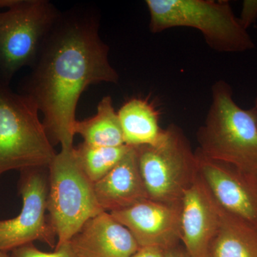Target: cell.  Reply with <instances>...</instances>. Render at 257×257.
Listing matches in <instances>:
<instances>
[{"instance_id": "obj_3", "label": "cell", "mask_w": 257, "mask_h": 257, "mask_svg": "<svg viewBox=\"0 0 257 257\" xmlns=\"http://www.w3.org/2000/svg\"><path fill=\"white\" fill-rule=\"evenodd\" d=\"M150 30L160 33L174 28L199 30L213 50L235 53L251 50L255 44L225 0H147Z\"/></svg>"}, {"instance_id": "obj_24", "label": "cell", "mask_w": 257, "mask_h": 257, "mask_svg": "<svg viewBox=\"0 0 257 257\" xmlns=\"http://www.w3.org/2000/svg\"><path fill=\"white\" fill-rule=\"evenodd\" d=\"M253 109L254 110L255 114H256L257 119V97L256 100H255L254 106H253Z\"/></svg>"}, {"instance_id": "obj_17", "label": "cell", "mask_w": 257, "mask_h": 257, "mask_svg": "<svg viewBox=\"0 0 257 257\" xmlns=\"http://www.w3.org/2000/svg\"><path fill=\"white\" fill-rule=\"evenodd\" d=\"M131 147L92 146L82 143L74 147V153L81 170L88 179L96 183L105 177L127 153Z\"/></svg>"}, {"instance_id": "obj_4", "label": "cell", "mask_w": 257, "mask_h": 257, "mask_svg": "<svg viewBox=\"0 0 257 257\" xmlns=\"http://www.w3.org/2000/svg\"><path fill=\"white\" fill-rule=\"evenodd\" d=\"M36 104L0 79V175L9 171L49 167L57 153Z\"/></svg>"}, {"instance_id": "obj_18", "label": "cell", "mask_w": 257, "mask_h": 257, "mask_svg": "<svg viewBox=\"0 0 257 257\" xmlns=\"http://www.w3.org/2000/svg\"><path fill=\"white\" fill-rule=\"evenodd\" d=\"M10 257H74L73 251L69 242L62 245L60 247L55 248L52 252H45L40 251L33 244L28 243L15 248L11 251Z\"/></svg>"}, {"instance_id": "obj_11", "label": "cell", "mask_w": 257, "mask_h": 257, "mask_svg": "<svg viewBox=\"0 0 257 257\" xmlns=\"http://www.w3.org/2000/svg\"><path fill=\"white\" fill-rule=\"evenodd\" d=\"M181 203L182 246L191 257H207L220 225L222 208L199 174L184 192Z\"/></svg>"}, {"instance_id": "obj_19", "label": "cell", "mask_w": 257, "mask_h": 257, "mask_svg": "<svg viewBox=\"0 0 257 257\" xmlns=\"http://www.w3.org/2000/svg\"><path fill=\"white\" fill-rule=\"evenodd\" d=\"M238 18L241 26L247 30L257 20V0H244Z\"/></svg>"}, {"instance_id": "obj_10", "label": "cell", "mask_w": 257, "mask_h": 257, "mask_svg": "<svg viewBox=\"0 0 257 257\" xmlns=\"http://www.w3.org/2000/svg\"><path fill=\"white\" fill-rule=\"evenodd\" d=\"M199 175L224 210L257 228V181L229 165L196 151Z\"/></svg>"}, {"instance_id": "obj_13", "label": "cell", "mask_w": 257, "mask_h": 257, "mask_svg": "<svg viewBox=\"0 0 257 257\" xmlns=\"http://www.w3.org/2000/svg\"><path fill=\"white\" fill-rule=\"evenodd\" d=\"M94 190L99 207L109 213L149 199L135 147L130 148L105 177L94 184Z\"/></svg>"}, {"instance_id": "obj_5", "label": "cell", "mask_w": 257, "mask_h": 257, "mask_svg": "<svg viewBox=\"0 0 257 257\" xmlns=\"http://www.w3.org/2000/svg\"><path fill=\"white\" fill-rule=\"evenodd\" d=\"M135 148L149 199L182 202L184 192L199 175L197 154L183 130L169 125L156 143Z\"/></svg>"}, {"instance_id": "obj_9", "label": "cell", "mask_w": 257, "mask_h": 257, "mask_svg": "<svg viewBox=\"0 0 257 257\" xmlns=\"http://www.w3.org/2000/svg\"><path fill=\"white\" fill-rule=\"evenodd\" d=\"M110 214L130 230L140 247L157 246L167 251L180 244L182 203L146 199Z\"/></svg>"}, {"instance_id": "obj_8", "label": "cell", "mask_w": 257, "mask_h": 257, "mask_svg": "<svg viewBox=\"0 0 257 257\" xmlns=\"http://www.w3.org/2000/svg\"><path fill=\"white\" fill-rule=\"evenodd\" d=\"M20 175L18 189L23 208L15 218L0 220V250L11 252L35 241L55 248L57 236L47 211L49 167L28 169Z\"/></svg>"}, {"instance_id": "obj_22", "label": "cell", "mask_w": 257, "mask_h": 257, "mask_svg": "<svg viewBox=\"0 0 257 257\" xmlns=\"http://www.w3.org/2000/svg\"><path fill=\"white\" fill-rule=\"evenodd\" d=\"M15 0H0V9L3 8H9L11 5L14 4Z\"/></svg>"}, {"instance_id": "obj_6", "label": "cell", "mask_w": 257, "mask_h": 257, "mask_svg": "<svg viewBox=\"0 0 257 257\" xmlns=\"http://www.w3.org/2000/svg\"><path fill=\"white\" fill-rule=\"evenodd\" d=\"M47 211L57 236L55 248L68 243L83 225L103 212L94 184L81 170L72 148H62L49 166Z\"/></svg>"}, {"instance_id": "obj_15", "label": "cell", "mask_w": 257, "mask_h": 257, "mask_svg": "<svg viewBox=\"0 0 257 257\" xmlns=\"http://www.w3.org/2000/svg\"><path fill=\"white\" fill-rule=\"evenodd\" d=\"M117 113L124 144L128 147L154 145L163 133L164 128L159 124L158 111L145 99H130Z\"/></svg>"}, {"instance_id": "obj_23", "label": "cell", "mask_w": 257, "mask_h": 257, "mask_svg": "<svg viewBox=\"0 0 257 257\" xmlns=\"http://www.w3.org/2000/svg\"><path fill=\"white\" fill-rule=\"evenodd\" d=\"M0 257H10L8 253L5 252V251L0 250Z\"/></svg>"}, {"instance_id": "obj_12", "label": "cell", "mask_w": 257, "mask_h": 257, "mask_svg": "<svg viewBox=\"0 0 257 257\" xmlns=\"http://www.w3.org/2000/svg\"><path fill=\"white\" fill-rule=\"evenodd\" d=\"M69 243L74 257H131L140 248L130 230L106 211L89 219Z\"/></svg>"}, {"instance_id": "obj_25", "label": "cell", "mask_w": 257, "mask_h": 257, "mask_svg": "<svg viewBox=\"0 0 257 257\" xmlns=\"http://www.w3.org/2000/svg\"><path fill=\"white\" fill-rule=\"evenodd\" d=\"M256 181H257V174H256Z\"/></svg>"}, {"instance_id": "obj_1", "label": "cell", "mask_w": 257, "mask_h": 257, "mask_svg": "<svg viewBox=\"0 0 257 257\" xmlns=\"http://www.w3.org/2000/svg\"><path fill=\"white\" fill-rule=\"evenodd\" d=\"M109 47L99 35V20L87 10L60 14L45 39L22 94L43 114L52 145L72 148L77 103L91 84H117Z\"/></svg>"}, {"instance_id": "obj_2", "label": "cell", "mask_w": 257, "mask_h": 257, "mask_svg": "<svg viewBox=\"0 0 257 257\" xmlns=\"http://www.w3.org/2000/svg\"><path fill=\"white\" fill-rule=\"evenodd\" d=\"M197 151L246 175L257 174V119L253 109H243L233 98L229 83L211 87V103L204 124L197 132Z\"/></svg>"}, {"instance_id": "obj_7", "label": "cell", "mask_w": 257, "mask_h": 257, "mask_svg": "<svg viewBox=\"0 0 257 257\" xmlns=\"http://www.w3.org/2000/svg\"><path fill=\"white\" fill-rule=\"evenodd\" d=\"M60 13L47 0H15L0 12V79L32 66Z\"/></svg>"}, {"instance_id": "obj_20", "label": "cell", "mask_w": 257, "mask_h": 257, "mask_svg": "<svg viewBox=\"0 0 257 257\" xmlns=\"http://www.w3.org/2000/svg\"><path fill=\"white\" fill-rule=\"evenodd\" d=\"M131 257H165V251L157 246H143Z\"/></svg>"}, {"instance_id": "obj_21", "label": "cell", "mask_w": 257, "mask_h": 257, "mask_svg": "<svg viewBox=\"0 0 257 257\" xmlns=\"http://www.w3.org/2000/svg\"><path fill=\"white\" fill-rule=\"evenodd\" d=\"M165 257H191L182 245L165 251Z\"/></svg>"}, {"instance_id": "obj_14", "label": "cell", "mask_w": 257, "mask_h": 257, "mask_svg": "<svg viewBox=\"0 0 257 257\" xmlns=\"http://www.w3.org/2000/svg\"><path fill=\"white\" fill-rule=\"evenodd\" d=\"M207 257H257V228L222 209Z\"/></svg>"}, {"instance_id": "obj_16", "label": "cell", "mask_w": 257, "mask_h": 257, "mask_svg": "<svg viewBox=\"0 0 257 257\" xmlns=\"http://www.w3.org/2000/svg\"><path fill=\"white\" fill-rule=\"evenodd\" d=\"M75 135L79 134L84 143L92 146L116 147L124 144L122 130L118 116L113 106L111 96L101 99L97 106V112L92 117L76 121Z\"/></svg>"}]
</instances>
